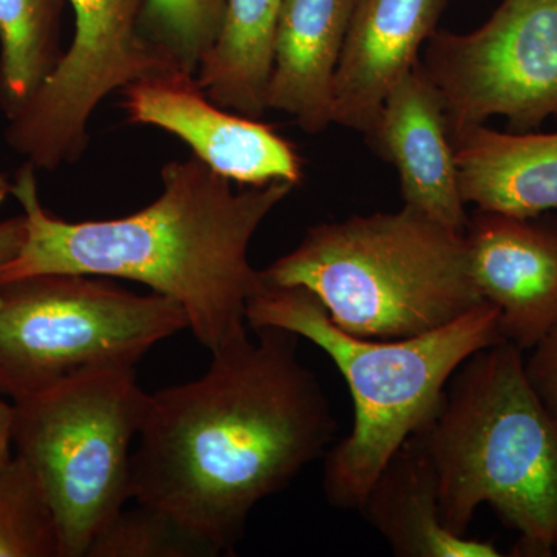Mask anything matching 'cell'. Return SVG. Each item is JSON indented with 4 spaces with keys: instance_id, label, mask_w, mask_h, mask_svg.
Here are the masks:
<instances>
[{
    "instance_id": "cell-11",
    "label": "cell",
    "mask_w": 557,
    "mask_h": 557,
    "mask_svg": "<svg viewBox=\"0 0 557 557\" xmlns=\"http://www.w3.org/2000/svg\"><path fill=\"white\" fill-rule=\"evenodd\" d=\"M468 269L497 307L508 343L531 350L557 330V215L478 211L468 220Z\"/></svg>"
},
{
    "instance_id": "cell-9",
    "label": "cell",
    "mask_w": 557,
    "mask_h": 557,
    "mask_svg": "<svg viewBox=\"0 0 557 557\" xmlns=\"http://www.w3.org/2000/svg\"><path fill=\"white\" fill-rule=\"evenodd\" d=\"M421 65L450 131L494 116L511 132L539 129L557 115V0H502L478 30L435 32Z\"/></svg>"
},
{
    "instance_id": "cell-14",
    "label": "cell",
    "mask_w": 557,
    "mask_h": 557,
    "mask_svg": "<svg viewBox=\"0 0 557 557\" xmlns=\"http://www.w3.org/2000/svg\"><path fill=\"white\" fill-rule=\"evenodd\" d=\"M358 0H285L267 108L319 134L332 123L333 84Z\"/></svg>"
},
{
    "instance_id": "cell-23",
    "label": "cell",
    "mask_w": 557,
    "mask_h": 557,
    "mask_svg": "<svg viewBox=\"0 0 557 557\" xmlns=\"http://www.w3.org/2000/svg\"><path fill=\"white\" fill-rule=\"evenodd\" d=\"M27 234L24 214L0 222V263L13 258L20 251Z\"/></svg>"
},
{
    "instance_id": "cell-16",
    "label": "cell",
    "mask_w": 557,
    "mask_h": 557,
    "mask_svg": "<svg viewBox=\"0 0 557 557\" xmlns=\"http://www.w3.org/2000/svg\"><path fill=\"white\" fill-rule=\"evenodd\" d=\"M398 557H498L493 542L457 536L440 516L437 472L420 434L392 456L359 508Z\"/></svg>"
},
{
    "instance_id": "cell-5",
    "label": "cell",
    "mask_w": 557,
    "mask_h": 557,
    "mask_svg": "<svg viewBox=\"0 0 557 557\" xmlns=\"http://www.w3.org/2000/svg\"><path fill=\"white\" fill-rule=\"evenodd\" d=\"M262 277L310 289L330 321L359 338L432 332L485 300L469 274L465 233L408 207L311 226Z\"/></svg>"
},
{
    "instance_id": "cell-13",
    "label": "cell",
    "mask_w": 557,
    "mask_h": 557,
    "mask_svg": "<svg viewBox=\"0 0 557 557\" xmlns=\"http://www.w3.org/2000/svg\"><path fill=\"white\" fill-rule=\"evenodd\" d=\"M448 0H358L333 84L332 123L368 134L392 89L420 64Z\"/></svg>"
},
{
    "instance_id": "cell-18",
    "label": "cell",
    "mask_w": 557,
    "mask_h": 557,
    "mask_svg": "<svg viewBox=\"0 0 557 557\" xmlns=\"http://www.w3.org/2000/svg\"><path fill=\"white\" fill-rule=\"evenodd\" d=\"M61 5L62 0H0V108L9 120L60 60Z\"/></svg>"
},
{
    "instance_id": "cell-1",
    "label": "cell",
    "mask_w": 557,
    "mask_h": 557,
    "mask_svg": "<svg viewBox=\"0 0 557 557\" xmlns=\"http://www.w3.org/2000/svg\"><path fill=\"white\" fill-rule=\"evenodd\" d=\"M212 351L200 379L149 394L131 458L132 498L163 509L218 555L252 509L325 457L338 420L299 336L251 329Z\"/></svg>"
},
{
    "instance_id": "cell-17",
    "label": "cell",
    "mask_w": 557,
    "mask_h": 557,
    "mask_svg": "<svg viewBox=\"0 0 557 557\" xmlns=\"http://www.w3.org/2000/svg\"><path fill=\"white\" fill-rule=\"evenodd\" d=\"M285 0H225L218 39L196 81L220 108L262 119L273 69L274 38Z\"/></svg>"
},
{
    "instance_id": "cell-25",
    "label": "cell",
    "mask_w": 557,
    "mask_h": 557,
    "mask_svg": "<svg viewBox=\"0 0 557 557\" xmlns=\"http://www.w3.org/2000/svg\"><path fill=\"white\" fill-rule=\"evenodd\" d=\"M11 190H13V182H10V180L0 172V203L10 196Z\"/></svg>"
},
{
    "instance_id": "cell-3",
    "label": "cell",
    "mask_w": 557,
    "mask_h": 557,
    "mask_svg": "<svg viewBox=\"0 0 557 557\" xmlns=\"http://www.w3.org/2000/svg\"><path fill=\"white\" fill-rule=\"evenodd\" d=\"M418 434L437 472L443 525L468 536L487 505L518 533L512 556L557 557V416L531 387L523 350L502 341L468 358Z\"/></svg>"
},
{
    "instance_id": "cell-15",
    "label": "cell",
    "mask_w": 557,
    "mask_h": 557,
    "mask_svg": "<svg viewBox=\"0 0 557 557\" xmlns=\"http://www.w3.org/2000/svg\"><path fill=\"white\" fill-rule=\"evenodd\" d=\"M465 203L536 218L557 208V131L500 132L485 124L450 131Z\"/></svg>"
},
{
    "instance_id": "cell-24",
    "label": "cell",
    "mask_w": 557,
    "mask_h": 557,
    "mask_svg": "<svg viewBox=\"0 0 557 557\" xmlns=\"http://www.w3.org/2000/svg\"><path fill=\"white\" fill-rule=\"evenodd\" d=\"M14 406L0 399V465L7 463L13 446Z\"/></svg>"
},
{
    "instance_id": "cell-6",
    "label": "cell",
    "mask_w": 557,
    "mask_h": 557,
    "mask_svg": "<svg viewBox=\"0 0 557 557\" xmlns=\"http://www.w3.org/2000/svg\"><path fill=\"white\" fill-rule=\"evenodd\" d=\"M135 369L89 370L13 401V446L53 509L60 557H86L132 498L131 445L149 405Z\"/></svg>"
},
{
    "instance_id": "cell-20",
    "label": "cell",
    "mask_w": 557,
    "mask_h": 557,
    "mask_svg": "<svg viewBox=\"0 0 557 557\" xmlns=\"http://www.w3.org/2000/svg\"><path fill=\"white\" fill-rule=\"evenodd\" d=\"M214 557L218 552L163 509H121L91 541L86 557Z\"/></svg>"
},
{
    "instance_id": "cell-4",
    "label": "cell",
    "mask_w": 557,
    "mask_h": 557,
    "mask_svg": "<svg viewBox=\"0 0 557 557\" xmlns=\"http://www.w3.org/2000/svg\"><path fill=\"white\" fill-rule=\"evenodd\" d=\"M498 317L497 307L483 300L432 332L372 339L336 327L304 287L265 285L249 299V329L278 327L310 341L350 388L354 428L324 457L322 487L332 507L359 511L381 469L437 416L454 373L482 348L505 341Z\"/></svg>"
},
{
    "instance_id": "cell-7",
    "label": "cell",
    "mask_w": 557,
    "mask_h": 557,
    "mask_svg": "<svg viewBox=\"0 0 557 557\" xmlns=\"http://www.w3.org/2000/svg\"><path fill=\"white\" fill-rule=\"evenodd\" d=\"M186 329L174 300L137 295L109 277L7 282L0 285V394L17 401L89 370L137 368L150 348Z\"/></svg>"
},
{
    "instance_id": "cell-2",
    "label": "cell",
    "mask_w": 557,
    "mask_h": 557,
    "mask_svg": "<svg viewBox=\"0 0 557 557\" xmlns=\"http://www.w3.org/2000/svg\"><path fill=\"white\" fill-rule=\"evenodd\" d=\"M36 168L25 161L11 196L27 234L0 263V285L39 274H87L139 282L185 311L194 338L209 351L247 335V306L265 288L249 262L252 237L295 185L233 182L189 157L164 164L163 190L149 207L112 220L67 222L42 207Z\"/></svg>"
},
{
    "instance_id": "cell-8",
    "label": "cell",
    "mask_w": 557,
    "mask_h": 557,
    "mask_svg": "<svg viewBox=\"0 0 557 557\" xmlns=\"http://www.w3.org/2000/svg\"><path fill=\"white\" fill-rule=\"evenodd\" d=\"M69 2L75 11L72 44L7 127L10 148L36 170L54 171L83 157L91 115L109 94L180 69L146 35V0Z\"/></svg>"
},
{
    "instance_id": "cell-21",
    "label": "cell",
    "mask_w": 557,
    "mask_h": 557,
    "mask_svg": "<svg viewBox=\"0 0 557 557\" xmlns=\"http://www.w3.org/2000/svg\"><path fill=\"white\" fill-rule=\"evenodd\" d=\"M225 0H146L143 24L180 69L196 75L218 39Z\"/></svg>"
},
{
    "instance_id": "cell-12",
    "label": "cell",
    "mask_w": 557,
    "mask_h": 557,
    "mask_svg": "<svg viewBox=\"0 0 557 557\" xmlns=\"http://www.w3.org/2000/svg\"><path fill=\"white\" fill-rule=\"evenodd\" d=\"M366 138L397 170L403 207L450 230L467 231L448 113L421 61L387 95Z\"/></svg>"
},
{
    "instance_id": "cell-19",
    "label": "cell",
    "mask_w": 557,
    "mask_h": 557,
    "mask_svg": "<svg viewBox=\"0 0 557 557\" xmlns=\"http://www.w3.org/2000/svg\"><path fill=\"white\" fill-rule=\"evenodd\" d=\"M0 557H60L53 509L17 456L0 465Z\"/></svg>"
},
{
    "instance_id": "cell-22",
    "label": "cell",
    "mask_w": 557,
    "mask_h": 557,
    "mask_svg": "<svg viewBox=\"0 0 557 557\" xmlns=\"http://www.w3.org/2000/svg\"><path fill=\"white\" fill-rule=\"evenodd\" d=\"M525 370L531 387L557 416V330L531 348Z\"/></svg>"
},
{
    "instance_id": "cell-10",
    "label": "cell",
    "mask_w": 557,
    "mask_h": 557,
    "mask_svg": "<svg viewBox=\"0 0 557 557\" xmlns=\"http://www.w3.org/2000/svg\"><path fill=\"white\" fill-rule=\"evenodd\" d=\"M131 123L170 132L194 157L242 186L302 180V160L292 143L259 119L220 108L197 84L196 75L172 70L135 81L123 89Z\"/></svg>"
}]
</instances>
